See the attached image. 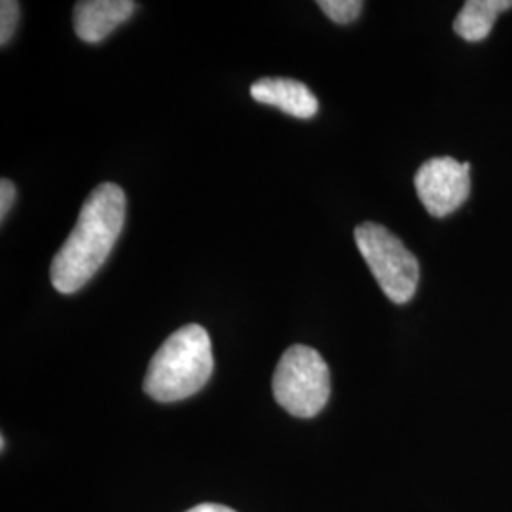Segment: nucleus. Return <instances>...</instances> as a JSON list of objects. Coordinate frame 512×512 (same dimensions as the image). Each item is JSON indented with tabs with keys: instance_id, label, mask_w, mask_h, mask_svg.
I'll return each instance as SVG.
<instances>
[{
	"instance_id": "nucleus-5",
	"label": "nucleus",
	"mask_w": 512,
	"mask_h": 512,
	"mask_svg": "<svg viewBox=\"0 0 512 512\" xmlns=\"http://www.w3.org/2000/svg\"><path fill=\"white\" fill-rule=\"evenodd\" d=\"M471 164H459L450 156L431 158L421 165L414 177L416 192L427 213L442 219L458 211L471 194Z\"/></svg>"
},
{
	"instance_id": "nucleus-2",
	"label": "nucleus",
	"mask_w": 512,
	"mask_h": 512,
	"mask_svg": "<svg viewBox=\"0 0 512 512\" xmlns=\"http://www.w3.org/2000/svg\"><path fill=\"white\" fill-rule=\"evenodd\" d=\"M215 368L207 330L184 325L173 332L148 365L145 393L158 403H177L196 395Z\"/></svg>"
},
{
	"instance_id": "nucleus-1",
	"label": "nucleus",
	"mask_w": 512,
	"mask_h": 512,
	"mask_svg": "<svg viewBox=\"0 0 512 512\" xmlns=\"http://www.w3.org/2000/svg\"><path fill=\"white\" fill-rule=\"evenodd\" d=\"M126 194L114 183L99 184L82 205L76 226L52 260L55 291H80L107 262L126 224Z\"/></svg>"
},
{
	"instance_id": "nucleus-9",
	"label": "nucleus",
	"mask_w": 512,
	"mask_h": 512,
	"mask_svg": "<svg viewBox=\"0 0 512 512\" xmlns=\"http://www.w3.org/2000/svg\"><path fill=\"white\" fill-rule=\"evenodd\" d=\"M317 6L334 23L348 25V23L361 16L365 4L361 0H319Z\"/></svg>"
},
{
	"instance_id": "nucleus-6",
	"label": "nucleus",
	"mask_w": 512,
	"mask_h": 512,
	"mask_svg": "<svg viewBox=\"0 0 512 512\" xmlns=\"http://www.w3.org/2000/svg\"><path fill=\"white\" fill-rule=\"evenodd\" d=\"M133 0H82L74 4V33L86 44H99L135 12Z\"/></svg>"
},
{
	"instance_id": "nucleus-12",
	"label": "nucleus",
	"mask_w": 512,
	"mask_h": 512,
	"mask_svg": "<svg viewBox=\"0 0 512 512\" xmlns=\"http://www.w3.org/2000/svg\"><path fill=\"white\" fill-rule=\"evenodd\" d=\"M186 512H236L232 511V509H228V507H224V505H215V503H203V505H198V507H194V509H190V511Z\"/></svg>"
},
{
	"instance_id": "nucleus-8",
	"label": "nucleus",
	"mask_w": 512,
	"mask_h": 512,
	"mask_svg": "<svg viewBox=\"0 0 512 512\" xmlns=\"http://www.w3.org/2000/svg\"><path fill=\"white\" fill-rule=\"evenodd\" d=\"M511 8L512 0H469L454 21V31L467 42H480L492 33L497 16Z\"/></svg>"
},
{
	"instance_id": "nucleus-11",
	"label": "nucleus",
	"mask_w": 512,
	"mask_h": 512,
	"mask_svg": "<svg viewBox=\"0 0 512 512\" xmlns=\"http://www.w3.org/2000/svg\"><path fill=\"white\" fill-rule=\"evenodd\" d=\"M16 194V184L10 179L0 181V219H6V215L10 213L12 205L16 202Z\"/></svg>"
},
{
	"instance_id": "nucleus-4",
	"label": "nucleus",
	"mask_w": 512,
	"mask_h": 512,
	"mask_svg": "<svg viewBox=\"0 0 512 512\" xmlns=\"http://www.w3.org/2000/svg\"><path fill=\"white\" fill-rule=\"evenodd\" d=\"M355 243L385 296L393 304L410 302L418 291L420 262L403 241L382 224L363 222L355 228Z\"/></svg>"
},
{
	"instance_id": "nucleus-7",
	"label": "nucleus",
	"mask_w": 512,
	"mask_h": 512,
	"mask_svg": "<svg viewBox=\"0 0 512 512\" xmlns=\"http://www.w3.org/2000/svg\"><path fill=\"white\" fill-rule=\"evenodd\" d=\"M251 97L300 120L313 118L319 110V101L310 88L293 78H260L251 86Z\"/></svg>"
},
{
	"instance_id": "nucleus-3",
	"label": "nucleus",
	"mask_w": 512,
	"mask_h": 512,
	"mask_svg": "<svg viewBox=\"0 0 512 512\" xmlns=\"http://www.w3.org/2000/svg\"><path fill=\"white\" fill-rule=\"evenodd\" d=\"M272 387L275 401L291 416L313 418L329 403V366L317 349L293 346L279 359Z\"/></svg>"
},
{
	"instance_id": "nucleus-10",
	"label": "nucleus",
	"mask_w": 512,
	"mask_h": 512,
	"mask_svg": "<svg viewBox=\"0 0 512 512\" xmlns=\"http://www.w3.org/2000/svg\"><path fill=\"white\" fill-rule=\"evenodd\" d=\"M19 12H21V8L16 0L0 2V44L2 46H6L14 37L16 29H18Z\"/></svg>"
}]
</instances>
